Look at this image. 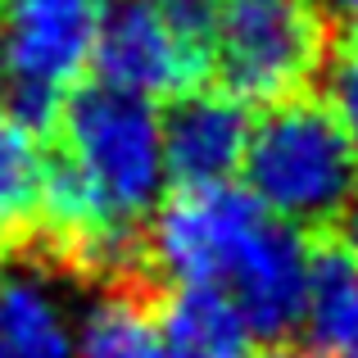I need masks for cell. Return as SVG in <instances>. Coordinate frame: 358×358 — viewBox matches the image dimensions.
Masks as SVG:
<instances>
[{
  "mask_svg": "<svg viewBox=\"0 0 358 358\" xmlns=\"http://www.w3.org/2000/svg\"><path fill=\"white\" fill-rule=\"evenodd\" d=\"M141 254L168 286L222 290L254 341H281L304 322L317 272L304 231L272 218L236 182L164 195L141 231Z\"/></svg>",
  "mask_w": 358,
  "mask_h": 358,
  "instance_id": "2",
  "label": "cell"
},
{
  "mask_svg": "<svg viewBox=\"0 0 358 358\" xmlns=\"http://www.w3.org/2000/svg\"><path fill=\"white\" fill-rule=\"evenodd\" d=\"M0 91H5V73H0Z\"/></svg>",
  "mask_w": 358,
  "mask_h": 358,
  "instance_id": "18",
  "label": "cell"
},
{
  "mask_svg": "<svg viewBox=\"0 0 358 358\" xmlns=\"http://www.w3.org/2000/svg\"><path fill=\"white\" fill-rule=\"evenodd\" d=\"M250 358H313V354H308V350H290V345H268V350H259Z\"/></svg>",
  "mask_w": 358,
  "mask_h": 358,
  "instance_id": "16",
  "label": "cell"
},
{
  "mask_svg": "<svg viewBox=\"0 0 358 358\" xmlns=\"http://www.w3.org/2000/svg\"><path fill=\"white\" fill-rule=\"evenodd\" d=\"M336 231H341V254L358 268V195L345 204L341 218H336Z\"/></svg>",
  "mask_w": 358,
  "mask_h": 358,
  "instance_id": "15",
  "label": "cell"
},
{
  "mask_svg": "<svg viewBox=\"0 0 358 358\" xmlns=\"http://www.w3.org/2000/svg\"><path fill=\"white\" fill-rule=\"evenodd\" d=\"M241 186L290 227H327L358 195V145L322 100H281L254 118Z\"/></svg>",
  "mask_w": 358,
  "mask_h": 358,
  "instance_id": "3",
  "label": "cell"
},
{
  "mask_svg": "<svg viewBox=\"0 0 358 358\" xmlns=\"http://www.w3.org/2000/svg\"><path fill=\"white\" fill-rule=\"evenodd\" d=\"M322 91H327L322 105L331 109L336 122L350 131V141L358 145V32L350 36V41H341L331 55H327Z\"/></svg>",
  "mask_w": 358,
  "mask_h": 358,
  "instance_id": "13",
  "label": "cell"
},
{
  "mask_svg": "<svg viewBox=\"0 0 358 358\" xmlns=\"http://www.w3.org/2000/svg\"><path fill=\"white\" fill-rule=\"evenodd\" d=\"M299 331L313 358H358V268L345 254L317 259Z\"/></svg>",
  "mask_w": 358,
  "mask_h": 358,
  "instance_id": "11",
  "label": "cell"
},
{
  "mask_svg": "<svg viewBox=\"0 0 358 358\" xmlns=\"http://www.w3.org/2000/svg\"><path fill=\"white\" fill-rule=\"evenodd\" d=\"M78 317L82 308L55 268L32 259L0 268V358H73Z\"/></svg>",
  "mask_w": 358,
  "mask_h": 358,
  "instance_id": "8",
  "label": "cell"
},
{
  "mask_svg": "<svg viewBox=\"0 0 358 358\" xmlns=\"http://www.w3.org/2000/svg\"><path fill=\"white\" fill-rule=\"evenodd\" d=\"M331 36L313 0H218L209 64L245 105L295 100L322 78Z\"/></svg>",
  "mask_w": 358,
  "mask_h": 358,
  "instance_id": "4",
  "label": "cell"
},
{
  "mask_svg": "<svg viewBox=\"0 0 358 358\" xmlns=\"http://www.w3.org/2000/svg\"><path fill=\"white\" fill-rule=\"evenodd\" d=\"M250 105L222 87H191L168 100L164 114V155L177 186H218L231 182L250 145Z\"/></svg>",
  "mask_w": 358,
  "mask_h": 358,
  "instance_id": "7",
  "label": "cell"
},
{
  "mask_svg": "<svg viewBox=\"0 0 358 358\" xmlns=\"http://www.w3.org/2000/svg\"><path fill=\"white\" fill-rule=\"evenodd\" d=\"M114 0H0V73L9 114L50 122L96 69L100 27Z\"/></svg>",
  "mask_w": 358,
  "mask_h": 358,
  "instance_id": "5",
  "label": "cell"
},
{
  "mask_svg": "<svg viewBox=\"0 0 358 358\" xmlns=\"http://www.w3.org/2000/svg\"><path fill=\"white\" fill-rule=\"evenodd\" d=\"M155 313L173 358H250L254 354L250 322L213 286H173Z\"/></svg>",
  "mask_w": 358,
  "mask_h": 358,
  "instance_id": "9",
  "label": "cell"
},
{
  "mask_svg": "<svg viewBox=\"0 0 358 358\" xmlns=\"http://www.w3.org/2000/svg\"><path fill=\"white\" fill-rule=\"evenodd\" d=\"M45 164L41 127L18 114H0V236H18L36 222Z\"/></svg>",
  "mask_w": 358,
  "mask_h": 358,
  "instance_id": "12",
  "label": "cell"
},
{
  "mask_svg": "<svg viewBox=\"0 0 358 358\" xmlns=\"http://www.w3.org/2000/svg\"><path fill=\"white\" fill-rule=\"evenodd\" d=\"M209 64L195 36H186L155 0H114L100 27L96 73L109 87H122L145 100H177L200 87V73Z\"/></svg>",
  "mask_w": 358,
  "mask_h": 358,
  "instance_id": "6",
  "label": "cell"
},
{
  "mask_svg": "<svg viewBox=\"0 0 358 358\" xmlns=\"http://www.w3.org/2000/svg\"><path fill=\"white\" fill-rule=\"evenodd\" d=\"M336 9H341V18H350L358 27V0H336Z\"/></svg>",
  "mask_w": 358,
  "mask_h": 358,
  "instance_id": "17",
  "label": "cell"
},
{
  "mask_svg": "<svg viewBox=\"0 0 358 358\" xmlns=\"http://www.w3.org/2000/svg\"><path fill=\"white\" fill-rule=\"evenodd\" d=\"M73 358H173L159 331V313L127 286L96 290L78 317Z\"/></svg>",
  "mask_w": 358,
  "mask_h": 358,
  "instance_id": "10",
  "label": "cell"
},
{
  "mask_svg": "<svg viewBox=\"0 0 358 358\" xmlns=\"http://www.w3.org/2000/svg\"><path fill=\"white\" fill-rule=\"evenodd\" d=\"M59 159L45 164L41 227L50 254L82 277H114L141 250V222L168 195L164 114L109 82L78 87L59 105Z\"/></svg>",
  "mask_w": 358,
  "mask_h": 358,
  "instance_id": "1",
  "label": "cell"
},
{
  "mask_svg": "<svg viewBox=\"0 0 358 358\" xmlns=\"http://www.w3.org/2000/svg\"><path fill=\"white\" fill-rule=\"evenodd\" d=\"M155 5L164 9L186 36H195V41L209 50V27H213V14H218V0H155Z\"/></svg>",
  "mask_w": 358,
  "mask_h": 358,
  "instance_id": "14",
  "label": "cell"
}]
</instances>
